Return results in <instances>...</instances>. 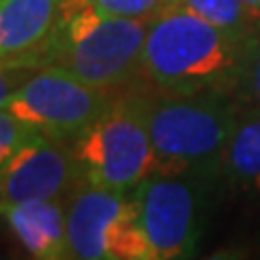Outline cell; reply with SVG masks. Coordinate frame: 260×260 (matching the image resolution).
<instances>
[{
	"label": "cell",
	"instance_id": "277c9868",
	"mask_svg": "<svg viewBox=\"0 0 260 260\" xmlns=\"http://www.w3.org/2000/svg\"><path fill=\"white\" fill-rule=\"evenodd\" d=\"M148 104L150 98L139 93L113 98L70 143L83 180L130 193L154 172Z\"/></svg>",
	"mask_w": 260,
	"mask_h": 260
},
{
	"label": "cell",
	"instance_id": "7c38bea8",
	"mask_svg": "<svg viewBox=\"0 0 260 260\" xmlns=\"http://www.w3.org/2000/svg\"><path fill=\"white\" fill-rule=\"evenodd\" d=\"M169 7L186 9L215 26L237 32V35H249L258 26L245 0H169Z\"/></svg>",
	"mask_w": 260,
	"mask_h": 260
},
{
	"label": "cell",
	"instance_id": "ac0fdd59",
	"mask_svg": "<svg viewBox=\"0 0 260 260\" xmlns=\"http://www.w3.org/2000/svg\"><path fill=\"white\" fill-rule=\"evenodd\" d=\"M0 68H5V65H3V63H0Z\"/></svg>",
	"mask_w": 260,
	"mask_h": 260
},
{
	"label": "cell",
	"instance_id": "52a82bcc",
	"mask_svg": "<svg viewBox=\"0 0 260 260\" xmlns=\"http://www.w3.org/2000/svg\"><path fill=\"white\" fill-rule=\"evenodd\" d=\"M154 260L189 258L200 237V195L184 176L152 172L133 191Z\"/></svg>",
	"mask_w": 260,
	"mask_h": 260
},
{
	"label": "cell",
	"instance_id": "9a60e30c",
	"mask_svg": "<svg viewBox=\"0 0 260 260\" xmlns=\"http://www.w3.org/2000/svg\"><path fill=\"white\" fill-rule=\"evenodd\" d=\"M30 135H35L28 126L13 115L7 107H0V172L9 162Z\"/></svg>",
	"mask_w": 260,
	"mask_h": 260
},
{
	"label": "cell",
	"instance_id": "8fae6325",
	"mask_svg": "<svg viewBox=\"0 0 260 260\" xmlns=\"http://www.w3.org/2000/svg\"><path fill=\"white\" fill-rule=\"evenodd\" d=\"M219 172L232 186L260 191V109L239 115Z\"/></svg>",
	"mask_w": 260,
	"mask_h": 260
},
{
	"label": "cell",
	"instance_id": "8992f818",
	"mask_svg": "<svg viewBox=\"0 0 260 260\" xmlns=\"http://www.w3.org/2000/svg\"><path fill=\"white\" fill-rule=\"evenodd\" d=\"M111 100L109 89L87 85L59 68H42L18 85L5 107L32 133L72 143Z\"/></svg>",
	"mask_w": 260,
	"mask_h": 260
},
{
	"label": "cell",
	"instance_id": "9c48e42d",
	"mask_svg": "<svg viewBox=\"0 0 260 260\" xmlns=\"http://www.w3.org/2000/svg\"><path fill=\"white\" fill-rule=\"evenodd\" d=\"M61 0H0V63L7 70L42 68Z\"/></svg>",
	"mask_w": 260,
	"mask_h": 260
},
{
	"label": "cell",
	"instance_id": "3957f363",
	"mask_svg": "<svg viewBox=\"0 0 260 260\" xmlns=\"http://www.w3.org/2000/svg\"><path fill=\"white\" fill-rule=\"evenodd\" d=\"M237 104L228 93H162L150 98L148 126L158 174H217L221 169Z\"/></svg>",
	"mask_w": 260,
	"mask_h": 260
},
{
	"label": "cell",
	"instance_id": "7a4b0ae2",
	"mask_svg": "<svg viewBox=\"0 0 260 260\" xmlns=\"http://www.w3.org/2000/svg\"><path fill=\"white\" fill-rule=\"evenodd\" d=\"M150 22L107 15L89 0H61L42 68L65 70L87 85L113 91L141 72Z\"/></svg>",
	"mask_w": 260,
	"mask_h": 260
},
{
	"label": "cell",
	"instance_id": "5bb4252c",
	"mask_svg": "<svg viewBox=\"0 0 260 260\" xmlns=\"http://www.w3.org/2000/svg\"><path fill=\"white\" fill-rule=\"evenodd\" d=\"M89 5L107 15L154 20L169 7V0H89Z\"/></svg>",
	"mask_w": 260,
	"mask_h": 260
},
{
	"label": "cell",
	"instance_id": "4fadbf2b",
	"mask_svg": "<svg viewBox=\"0 0 260 260\" xmlns=\"http://www.w3.org/2000/svg\"><path fill=\"white\" fill-rule=\"evenodd\" d=\"M234 95L247 100L254 109H260V24L247 37L245 61H243L241 80Z\"/></svg>",
	"mask_w": 260,
	"mask_h": 260
},
{
	"label": "cell",
	"instance_id": "5b68a950",
	"mask_svg": "<svg viewBox=\"0 0 260 260\" xmlns=\"http://www.w3.org/2000/svg\"><path fill=\"white\" fill-rule=\"evenodd\" d=\"M68 251L78 260H154L133 191L80 182L68 206Z\"/></svg>",
	"mask_w": 260,
	"mask_h": 260
},
{
	"label": "cell",
	"instance_id": "ba28073f",
	"mask_svg": "<svg viewBox=\"0 0 260 260\" xmlns=\"http://www.w3.org/2000/svg\"><path fill=\"white\" fill-rule=\"evenodd\" d=\"M83 182L72 148L46 135H30L0 172L3 202H56Z\"/></svg>",
	"mask_w": 260,
	"mask_h": 260
},
{
	"label": "cell",
	"instance_id": "2e32d148",
	"mask_svg": "<svg viewBox=\"0 0 260 260\" xmlns=\"http://www.w3.org/2000/svg\"><path fill=\"white\" fill-rule=\"evenodd\" d=\"M18 78L13 76V70H7V68H0V107H5L9 102L11 93L18 89Z\"/></svg>",
	"mask_w": 260,
	"mask_h": 260
},
{
	"label": "cell",
	"instance_id": "e0dca14e",
	"mask_svg": "<svg viewBox=\"0 0 260 260\" xmlns=\"http://www.w3.org/2000/svg\"><path fill=\"white\" fill-rule=\"evenodd\" d=\"M245 5L251 13V18H254V22L260 24V0H245Z\"/></svg>",
	"mask_w": 260,
	"mask_h": 260
},
{
	"label": "cell",
	"instance_id": "6da1fadb",
	"mask_svg": "<svg viewBox=\"0 0 260 260\" xmlns=\"http://www.w3.org/2000/svg\"><path fill=\"white\" fill-rule=\"evenodd\" d=\"M247 37L219 28L180 7H169L150 22L141 74L162 93L234 95Z\"/></svg>",
	"mask_w": 260,
	"mask_h": 260
},
{
	"label": "cell",
	"instance_id": "30bf717a",
	"mask_svg": "<svg viewBox=\"0 0 260 260\" xmlns=\"http://www.w3.org/2000/svg\"><path fill=\"white\" fill-rule=\"evenodd\" d=\"M0 217L32 258L59 260L68 251V210L59 202H3Z\"/></svg>",
	"mask_w": 260,
	"mask_h": 260
}]
</instances>
